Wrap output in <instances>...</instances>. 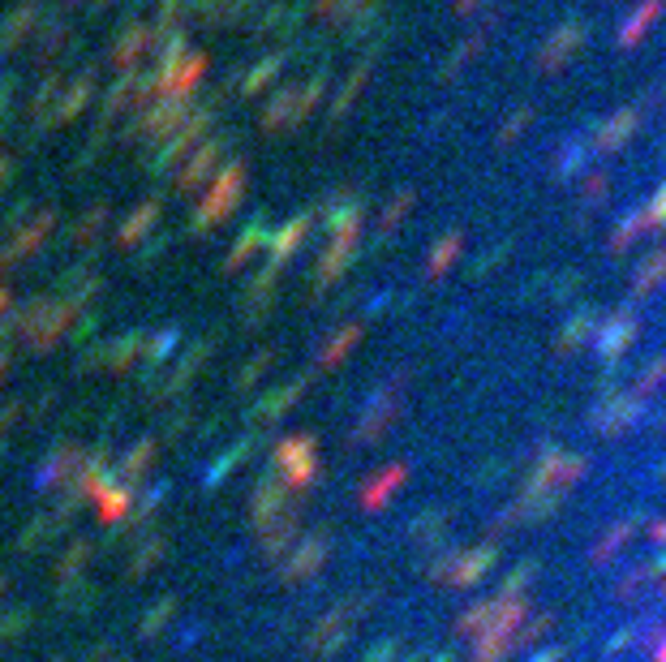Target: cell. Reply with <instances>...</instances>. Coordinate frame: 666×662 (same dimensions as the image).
Listing matches in <instances>:
<instances>
[{"label": "cell", "instance_id": "52a82bcc", "mask_svg": "<svg viewBox=\"0 0 666 662\" xmlns=\"http://www.w3.org/2000/svg\"><path fill=\"white\" fill-rule=\"evenodd\" d=\"M581 164H585V142H563V151H559V177L563 181L576 177Z\"/></svg>", "mask_w": 666, "mask_h": 662}, {"label": "cell", "instance_id": "5b68a950", "mask_svg": "<svg viewBox=\"0 0 666 662\" xmlns=\"http://www.w3.org/2000/svg\"><path fill=\"white\" fill-rule=\"evenodd\" d=\"M662 280H666V246H662V250H654L641 267H636V276H632V293H636V297H645V293H654Z\"/></svg>", "mask_w": 666, "mask_h": 662}, {"label": "cell", "instance_id": "9c48e42d", "mask_svg": "<svg viewBox=\"0 0 666 662\" xmlns=\"http://www.w3.org/2000/svg\"><path fill=\"white\" fill-rule=\"evenodd\" d=\"M645 220H649V228H666V181H662V190H658L654 198H649Z\"/></svg>", "mask_w": 666, "mask_h": 662}, {"label": "cell", "instance_id": "30bf717a", "mask_svg": "<svg viewBox=\"0 0 666 662\" xmlns=\"http://www.w3.org/2000/svg\"><path fill=\"white\" fill-rule=\"evenodd\" d=\"M456 250H460V237H447L443 246L434 250V254H439V258H430V271H443L447 263H452V254H456Z\"/></svg>", "mask_w": 666, "mask_h": 662}, {"label": "cell", "instance_id": "8fae6325", "mask_svg": "<svg viewBox=\"0 0 666 662\" xmlns=\"http://www.w3.org/2000/svg\"><path fill=\"white\" fill-rule=\"evenodd\" d=\"M662 379H666V357H662V362H654V370L645 374V383H641V387H645V392H649V387H658Z\"/></svg>", "mask_w": 666, "mask_h": 662}, {"label": "cell", "instance_id": "3957f363", "mask_svg": "<svg viewBox=\"0 0 666 662\" xmlns=\"http://www.w3.org/2000/svg\"><path fill=\"white\" fill-rule=\"evenodd\" d=\"M632 340H636V319H632V314H615V319L602 327V336H598V353L602 357H619Z\"/></svg>", "mask_w": 666, "mask_h": 662}, {"label": "cell", "instance_id": "4fadbf2b", "mask_svg": "<svg viewBox=\"0 0 666 662\" xmlns=\"http://www.w3.org/2000/svg\"><path fill=\"white\" fill-rule=\"evenodd\" d=\"M525 121H529V112H516V121H512L508 129H503V134H499V138H503V142H512V138L520 134V129H525Z\"/></svg>", "mask_w": 666, "mask_h": 662}, {"label": "cell", "instance_id": "277c9868", "mask_svg": "<svg viewBox=\"0 0 666 662\" xmlns=\"http://www.w3.org/2000/svg\"><path fill=\"white\" fill-rule=\"evenodd\" d=\"M658 13H662V0H645V5L636 9L624 26H619V48H636V43H641V35L658 22Z\"/></svg>", "mask_w": 666, "mask_h": 662}, {"label": "cell", "instance_id": "7a4b0ae2", "mask_svg": "<svg viewBox=\"0 0 666 662\" xmlns=\"http://www.w3.org/2000/svg\"><path fill=\"white\" fill-rule=\"evenodd\" d=\"M636 125H641V108H624V112H615V117H606L598 129H593V151L598 155L624 151L632 142V134H636Z\"/></svg>", "mask_w": 666, "mask_h": 662}, {"label": "cell", "instance_id": "6da1fadb", "mask_svg": "<svg viewBox=\"0 0 666 662\" xmlns=\"http://www.w3.org/2000/svg\"><path fill=\"white\" fill-rule=\"evenodd\" d=\"M581 43H585V22H563L538 48V69L542 74H555V69H563L576 52H581Z\"/></svg>", "mask_w": 666, "mask_h": 662}, {"label": "cell", "instance_id": "ba28073f", "mask_svg": "<svg viewBox=\"0 0 666 662\" xmlns=\"http://www.w3.org/2000/svg\"><path fill=\"white\" fill-rule=\"evenodd\" d=\"M593 327H598V314H593V310H581V314H576V319L568 323V331H563V344H576V340H581L585 331H593Z\"/></svg>", "mask_w": 666, "mask_h": 662}, {"label": "cell", "instance_id": "7c38bea8", "mask_svg": "<svg viewBox=\"0 0 666 662\" xmlns=\"http://www.w3.org/2000/svg\"><path fill=\"white\" fill-rule=\"evenodd\" d=\"M606 190H611V185H606V177L598 172V177H589V185H585V198H602Z\"/></svg>", "mask_w": 666, "mask_h": 662}, {"label": "cell", "instance_id": "8992f818", "mask_svg": "<svg viewBox=\"0 0 666 662\" xmlns=\"http://www.w3.org/2000/svg\"><path fill=\"white\" fill-rule=\"evenodd\" d=\"M649 233V220H645V211H628L624 220H619V228L611 233V254H628L636 241H641Z\"/></svg>", "mask_w": 666, "mask_h": 662}]
</instances>
